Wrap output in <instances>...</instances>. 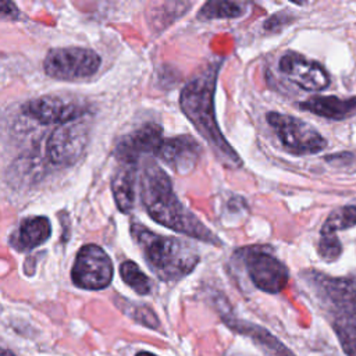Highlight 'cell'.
<instances>
[{
  "instance_id": "15",
  "label": "cell",
  "mask_w": 356,
  "mask_h": 356,
  "mask_svg": "<svg viewBox=\"0 0 356 356\" xmlns=\"http://www.w3.org/2000/svg\"><path fill=\"white\" fill-rule=\"evenodd\" d=\"M51 235V225L47 217L33 216L25 218L10 238V245L18 252H28L44 243Z\"/></svg>"
},
{
  "instance_id": "4",
  "label": "cell",
  "mask_w": 356,
  "mask_h": 356,
  "mask_svg": "<svg viewBox=\"0 0 356 356\" xmlns=\"http://www.w3.org/2000/svg\"><path fill=\"white\" fill-rule=\"evenodd\" d=\"M131 235L159 280L178 281L191 274L200 260L197 249L189 241L156 234L138 221L131 224Z\"/></svg>"
},
{
  "instance_id": "11",
  "label": "cell",
  "mask_w": 356,
  "mask_h": 356,
  "mask_svg": "<svg viewBox=\"0 0 356 356\" xmlns=\"http://www.w3.org/2000/svg\"><path fill=\"white\" fill-rule=\"evenodd\" d=\"M217 310L220 313L221 320L229 330L250 338L267 356H296L284 342H281L267 328L252 321L238 318L235 314H232L231 309L225 303V299L217 302Z\"/></svg>"
},
{
  "instance_id": "8",
  "label": "cell",
  "mask_w": 356,
  "mask_h": 356,
  "mask_svg": "<svg viewBox=\"0 0 356 356\" xmlns=\"http://www.w3.org/2000/svg\"><path fill=\"white\" fill-rule=\"evenodd\" d=\"M113 274L114 267L110 256L100 246L89 243L78 250L71 280L78 288L99 291L110 285Z\"/></svg>"
},
{
  "instance_id": "13",
  "label": "cell",
  "mask_w": 356,
  "mask_h": 356,
  "mask_svg": "<svg viewBox=\"0 0 356 356\" xmlns=\"http://www.w3.org/2000/svg\"><path fill=\"white\" fill-rule=\"evenodd\" d=\"M163 128L156 122H146L138 129L124 135L117 140L115 157L118 161L136 163L143 154H156L161 146Z\"/></svg>"
},
{
  "instance_id": "25",
  "label": "cell",
  "mask_w": 356,
  "mask_h": 356,
  "mask_svg": "<svg viewBox=\"0 0 356 356\" xmlns=\"http://www.w3.org/2000/svg\"><path fill=\"white\" fill-rule=\"evenodd\" d=\"M135 356H156V355H153V353H150V352H145V350H142V352H138Z\"/></svg>"
},
{
  "instance_id": "17",
  "label": "cell",
  "mask_w": 356,
  "mask_h": 356,
  "mask_svg": "<svg viewBox=\"0 0 356 356\" xmlns=\"http://www.w3.org/2000/svg\"><path fill=\"white\" fill-rule=\"evenodd\" d=\"M300 108L330 120H345L356 113V96L341 99L337 96H312L300 103Z\"/></svg>"
},
{
  "instance_id": "9",
  "label": "cell",
  "mask_w": 356,
  "mask_h": 356,
  "mask_svg": "<svg viewBox=\"0 0 356 356\" xmlns=\"http://www.w3.org/2000/svg\"><path fill=\"white\" fill-rule=\"evenodd\" d=\"M246 273L253 285L267 293L281 292L288 281L286 266L263 248L250 246L241 250Z\"/></svg>"
},
{
  "instance_id": "22",
  "label": "cell",
  "mask_w": 356,
  "mask_h": 356,
  "mask_svg": "<svg viewBox=\"0 0 356 356\" xmlns=\"http://www.w3.org/2000/svg\"><path fill=\"white\" fill-rule=\"evenodd\" d=\"M317 252L320 257L325 261L337 260L342 253V245L337 234H320Z\"/></svg>"
},
{
  "instance_id": "2",
  "label": "cell",
  "mask_w": 356,
  "mask_h": 356,
  "mask_svg": "<svg viewBox=\"0 0 356 356\" xmlns=\"http://www.w3.org/2000/svg\"><path fill=\"white\" fill-rule=\"evenodd\" d=\"M139 195L147 214L159 224L197 241L221 246V239L209 229L174 192L170 177L153 160L146 157L139 177Z\"/></svg>"
},
{
  "instance_id": "1",
  "label": "cell",
  "mask_w": 356,
  "mask_h": 356,
  "mask_svg": "<svg viewBox=\"0 0 356 356\" xmlns=\"http://www.w3.org/2000/svg\"><path fill=\"white\" fill-rule=\"evenodd\" d=\"M222 61L224 58L210 61L185 83L179 95V107L217 160L228 168H239L243 161L222 135L216 118L214 95Z\"/></svg>"
},
{
  "instance_id": "14",
  "label": "cell",
  "mask_w": 356,
  "mask_h": 356,
  "mask_svg": "<svg viewBox=\"0 0 356 356\" xmlns=\"http://www.w3.org/2000/svg\"><path fill=\"white\" fill-rule=\"evenodd\" d=\"M202 154L200 143L191 135L165 138L156 156L177 174L186 175L193 171Z\"/></svg>"
},
{
  "instance_id": "7",
  "label": "cell",
  "mask_w": 356,
  "mask_h": 356,
  "mask_svg": "<svg viewBox=\"0 0 356 356\" xmlns=\"http://www.w3.org/2000/svg\"><path fill=\"white\" fill-rule=\"evenodd\" d=\"M90 129L92 124L86 115L60 124L50 134L46 145V153L50 163L63 167L75 164L88 147Z\"/></svg>"
},
{
  "instance_id": "3",
  "label": "cell",
  "mask_w": 356,
  "mask_h": 356,
  "mask_svg": "<svg viewBox=\"0 0 356 356\" xmlns=\"http://www.w3.org/2000/svg\"><path fill=\"white\" fill-rule=\"evenodd\" d=\"M330 323L346 356H356V275L331 277L317 270L299 275Z\"/></svg>"
},
{
  "instance_id": "5",
  "label": "cell",
  "mask_w": 356,
  "mask_h": 356,
  "mask_svg": "<svg viewBox=\"0 0 356 356\" xmlns=\"http://www.w3.org/2000/svg\"><path fill=\"white\" fill-rule=\"evenodd\" d=\"M102 64L100 56L86 47H56L47 51L43 71L47 76L60 81H78L95 75Z\"/></svg>"
},
{
  "instance_id": "20",
  "label": "cell",
  "mask_w": 356,
  "mask_h": 356,
  "mask_svg": "<svg viewBox=\"0 0 356 356\" xmlns=\"http://www.w3.org/2000/svg\"><path fill=\"white\" fill-rule=\"evenodd\" d=\"M120 275L122 281L138 295H149L152 291V282L149 277L139 268L132 260H125L120 266Z\"/></svg>"
},
{
  "instance_id": "26",
  "label": "cell",
  "mask_w": 356,
  "mask_h": 356,
  "mask_svg": "<svg viewBox=\"0 0 356 356\" xmlns=\"http://www.w3.org/2000/svg\"><path fill=\"white\" fill-rule=\"evenodd\" d=\"M231 356H249V355H242V353H234V355H231Z\"/></svg>"
},
{
  "instance_id": "23",
  "label": "cell",
  "mask_w": 356,
  "mask_h": 356,
  "mask_svg": "<svg viewBox=\"0 0 356 356\" xmlns=\"http://www.w3.org/2000/svg\"><path fill=\"white\" fill-rule=\"evenodd\" d=\"M0 15L15 19L19 15V10L13 1H0Z\"/></svg>"
},
{
  "instance_id": "21",
  "label": "cell",
  "mask_w": 356,
  "mask_h": 356,
  "mask_svg": "<svg viewBox=\"0 0 356 356\" xmlns=\"http://www.w3.org/2000/svg\"><path fill=\"white\" fill-rule=\"evenodd\" d=\"M353 225H356V206L346 204L328 214L320 234H337V231H342Z\"/></svg>"
},
{
  "instance_id": "10",
  "label": "cell",
  "mask_w": 356,
  "mask_h": 356,
  "mask_svg": "<svg viewBox=\"0 0 356 356\" xmlns=\"http://www.w3.org/2000/svg\"><path fill=\"white\" fill-rule=\"evenodd\" d=\"M22 110L40 124H64L85 117L88 104L75 96L43 95L25 103Z\"/></svg>"
},
{
  "instance_id": "24",
  "label": "cell",
  "mask_w": 356,
  "mask_h": 356,
  "mask_svg": "<svg viewBox=\"0 0 356 356\" xmlns=\"http://www.w3.org/2000/svg\"><path fill=\"white\" fill-rule=\"evenodd\" d=\"M0 356H17V355H14L11 350L0 346Z\"/></svg>"
},
{
  "instance_id": "16",
  "label": "cell",
  "mask_w": 356,
  "mask_h": 356,
  "mask_svg": "<svg viewBox=\"0 0 356 356\" xmlns=\"http://www.w3.org/2000/svg\"><path fill=\"white\" fill-rule=\"evenodd\" d=\"M136 172V163L118 161L111 177V192L117 207L124 214L129 213L135 204Z\"/></svg>"
},
{
  "instance_id": "12",
  "label": "cell",
  "mask_w": 356,
  "mask_h": 356,
  "mask_svg": "<svg viewBox=\"0 0 356 356\" xmlns=\"http://www.w3.org/2000/svg\"><path fill=\"white\" fill-rule=\"evenodd\" d=\"M280 71L305 90H323L330 85L327 70L296 51H286L278 63Z\"/></svg>"
},
{
  "instance_id": "19",
  "label": "cell",
  "mask_w": 356,
  "mask_h": 356,
  "mask_svg": "<svg viewBox=\"0 0 356 356\" xmlns=\"http://www.w3.org/2000/svg\"><path fill=\"white\" fill-rule=\"evenodd\" d=\"M248 4L239 1H207L199 10L197 17L202 19L239 18L246 13Z\"/></svg>"
},
{
  "instance_id": "18",
  "label": "cell",
  "mask_w": 356,
  "mask_h": 356,
  "mask_svg": "<svg viewBox=\"0 0 356 356\" xmlns=\"http://www.w3.org/2000/svg\"><path fill=\"white\" fill-rule=\"evenodd\" d=\"M114 303L122 313L129 316L132 320H135L140 325H145L152 330L160 328V320H159L157 314L147 305H138V303H134L122 296H115Z\"/></svg>"
},
{
  "instance_id": "6",
  "label": "cell",
  "mask_w": 356,
  "mask_h": 356,
  "mask_svg": "<svg viewBox=\"0 0 356 356\" xmlns=\"http://www.w3.org/2000/svg\"><path fill=\"white\" fill-rule=\"evenodd\" d=\"M267 122L275 132L284 149L291 154H314L327 146V140L320 132L298 117L270 111L267 114Z\"/></svg>"
}]
</instances>
